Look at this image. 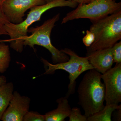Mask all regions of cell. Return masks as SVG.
Returning <instances> with one entry per match:
<instances>
[{
    "mask_svg": "<svg viewBox=\"0 0 121 121\" xmlns=\"http://www.w3.org/2000/svg\"><path fill=\"white\" fill-rule=\"evenodd\" d=\"M56 101L58 104L57 108L45 114V121H64L70 115L72 108L67 98H60Z\"/></svg>",
    "mask_w": 121,
    "mask_h": 121,
    "instance_id": "11",
    "label": "cell"
},
{
    "mask_svg": "<svg viewBox=\"0 0 121 121\" xmlns=\"http://www.w3.org/2000/svg\"><path fill=\"white\" fill-rule=\"evenodd\" d=\"M95 40V36L90 30H87L86 35L82 39L83 43L87 47H90Z\"/></svg>",
    "mask_w": 121,
    "mask_h": 121,
    "instance_id": "19",
    "label": "cell"
},
{
    "mask_svg": "<svg viewBox=\"0 0 121 121\" xmlns=\"http://www.w3.org/2000/svg\"><path fill=\"white\" fill-rule=\"evenodd\" d=\"M105 85L106 105L121 102V63L101 75Z\"/></svg>",
    "mask_w": 121,
    "mask_h": 121,
    "instance_id": "7",
    "label": "cell"
},
{
    "mask_svg": "<svg viewBox=\"0 0 121 121\" xmlns=\"http://www.w3.org/2000/svg\"><path fill=\"white\" fill-rule=\"evenodd\" d=\"M121 10V2L112 0H93L89 4H78L75 9L68 13L63 18L61 24L81 18L89 19L94 22Z\"/></svg>",
    "mask_w": 121,
    "mask_h": 121,
    "instance_id": "6",
    "label": "cell"
},
{
    "mask_svg": "<svg viewBox=\"0 0 121 121\" xmlns=\"http://www.w3.org/2000/svg\"><path fill=\"white\" fill-rule=\"evenodd\" d=\"M101 75L95 69L87 70L78 86V104L81 106L87 118L105 106V91Z\"/></svg>",
    "mask_w": 121,
    "mask_h": 121,
    "instance_id": "2",
    "label": "cell"
},
{
    "mask_svg": "<svg viewBox=\"0 0 121 121\" xmlns=\"http://www.w3.org/2000/svg\"></svg>",
    "mask_w": 121,
    "mask_h": 121,
    "instance_id": "24",
    "label": "cell"
},
{
    "mask_svg": "<svg viewBox=\"0 0 121 121\" xmlns=\"http://www.w3.org/2000/svg\"><path fill=\"white\" fill-rule=\"evenodd\" d=\"M14 86L12 82H6L0 87V120L12 98Z\"/></svg>",
    "mask_w": 121,
    "mask_h": 121,
    "instance_id": "12",
    "label": "cell"
},
{
    "mask_svg": "<svg viewBox=\"0 0 121 121\" xmlns=\"http://www.w3.org/2000/svg\"><path fill=\"white\" fill-rule=\"evenodd\" d=\"M11 54L9 45L0 41V73H4L9 67Z\"/></svg>",
    "mask_w": 121,
    "mask_h": 121,
    "instance_id": "14",
    "label": "cell"
},
{
    "mask_svg": "<svg viewBox=\"0 0 121 121\" xmlns=\"http://www.w3.org/2000/svg\"><path fill=\"white\" fill-rule=\"evenodd\" d=\"M7 82L6 77L4 75H0V87Z\"/></svg>",
    "mask_w": 121,
    "mask_h": 121,
    "instance_id": "22",
    "label": "cell"
},
{
    "mask_svg": "<svg viewBox=\"0 0 121 121\" xmlns=\"http://www.w3.org/2000/svg\"><path fill=\"white\" fill-rule=\"evenodd\" d=\"M121 108V104L106 105L104 108L97 112L87 118V121H111L114 111Z\"/></svg>",
    "mask_w": 121,
    "mask_h": 121,
    "instance_id": "13",
    "label": "cell"
},
{
    "mask_svg": "<svg viewBox=\"0 0 121 121\" xmlns=\"http://www.w3.org/2000/svg\"><path fill=\"white\" fill-rule=\"evenodd\" d=\"M117 111L114 114V118L115 121H121V108L117 109Z\"/></svg>",
    "mask_w": 121,
    "mask_h": 121,
    "instance_id": "20",
    "label": "cell"
},
{
    "mask_svg": "<svg viewBox=\"0 0 121 121\" xmlns=\"http://www.w3.org/2000/svg\"><path fill=\"white\" fill-rule=\"evenodd\" d=\"M112 48L114 63H121V41L117 42Z\"/></svg>",
    "mask_w": 121,
    "mask_h": 121,
    "instance_id": "18",
    "label": "cell"
},
{
    "mask_svg": "<svg viewBox=\"0 0 121 121\" xmlns=\"http://www.w3.org/2000/svg\"><path fill=\"white\" fill-rule=\"evenodd\" d=\"M69 56V60L64 62L56 64L51 63L45 59L41 60L45 67L44 74H51L56 70H62L69 73L70 82L68 86V91L65 97L67 98L75 91L76 80L81 74L85 71L94 69L91 64L87 57L78 56L74 52L68 48L60 50Z\"/></svg>",
    "mask_w": 121,
    "mask_h": 121,
    "instance_id": "5",
    "label": "cell"
},
{
    "mask_svg": "<svg viewBox=\"0 0 121 121\" xmlns=\"http://www.w3.org/2000/svg\"><path fill=\"white\" fill-rule=\"evenodd\" d=\"M112 47L87 53L86 56L95 69L103 74L112 68L114 63Z\"/></svg>",
    "mask_w": 121,
    "mask_h": 121,
    "instance_id": "10",
    "label": "cell"
},
{
    "mask_svg": "<svg viewBox=\"0 0 121 121\" xmlns=\"http://www.w3.org/2000/svg\"><path fill=\"white\" fill-rule=\"evenodd\" d=\"M23 121H45V115L35 111H28L25 115Z\"/></svg>",
    "mask_w": 121,
    "mask_h": 121,
    "instance_id": "17",
    "label": "cell"
},
{
    "mask_svg": "<svg viewBox=\"0 0 121 121\" xmlns=\"http://www.w3.org/2000/svg\"><path fill=\"white\" fill-rule=\"evenodd\" d=\"M42 0L43 1H45V2H51V1H53L55 0Z\"/></svg>",
    "mask_w": 121,
    "mask_h": 121,
    "instance_id": "23",
    "label": "cell"
},
{
    "mask_svg": "<svg viewBox=\"0 0 121 121\" xmlns=\"http://www.w3.org/2000/svg\"><path fill=\"white\" fill-rule=\"evenodd\" d=\"M68 117L69 121H87V117L82 114L80 108L78 107L72 108Z\"/></svg>",
    "mask_w": 121,
    "mask_h": 121,
    "instance_id": "16",
    "label": "cell"
},
{
    "mask_svg": "<svg viewBox=\"0 0 121 121\" xmlns=\"http://www.w3.org/2000/svg\"><path fill=\"white\" fill-rule=\"evenodd\" d=\"M6 0H0V36L3 35H8L5 31V26L10 23L4 12L3 5Z\"/></svg>",
    "mask_w": 121,
    "mask_h": 121,
    "instance_id": "15",
    "label": "cell"
},
{
    "mask_svg": "<svg viewBox=\"0 0 121 121\" xmlns=\"http://www.w3.org/2000/svg\"><path fill=\"white\" fill-rule=\"evenodd\" d=\"M78 4L72 0H55L30 9L25 20L18 24L9 23L5 26V31L10 37L8 40H1L10 43V47L16 51L21 52L24 48L23 39L27 35L29 28L33 23L40 20L41 16L49 9L56 7L75 8Z\"/></svg>",
    "mask_w": 121,
    "mask_h": 121,
    "instance_id": "1",
    "label": "cell"
},
{
    "mask_svg": "<svg viewBox=\"0 0 121 121\" xmlns=\"http://www.w3.org/2000/svg\"><path fill=\"white\" fill-rule=\"evenodd\" d=\"M45 3L42 0H6L3 4V10L10 23L18 24L24 20L28 10Z\"/></svg>",
    "mask_w": 121,
    "mask_h": 121,
    "instance_id": "8",
    "label": "cell"
},
{
    "mask_svg": "<svg viewBox=\"0 0 121 121\" xmlns=\"http://www.w3.org/2000/svg\"><path fill=\"white\" fill-rule=\"evenodd\" d=\"M76 3L78 4H89L93 0H72Z\"/></svg>",
    "mask_w": 121,
    "mask_h": 121,
    "instance_id": "21",
    "label": "cell"
},
{
    "mask_svg": "<svg viewBox=\"0 0 121 121\" xmlns=\"http://www.w3.org/2000/svg\"><path fill=\"white\" fill-rule=\"evenodd\" d=\"M31 99L21 95L17 91L13 92L12 98L1 120L3 121H23L29 110Z\"/></svg>",
    "mask_w": 121,
    "mask_h": 121,
    "instance_id": "9",
    "label": "cell"
},
{
    "mask_svg": "<svg viewBox=\"0 0 121 121\" xmlns=\"http://www.w3.org/2000/svg\"><path fill=\"white\" fill-rule=\"evenodd\" d=\"M60 17V14L58 13L46 20L41 26L29 28L28 32L31 33V35L26 36L23 39L24 46L28 45L35 50V45H38L48 50L51 54L54 64L66 62L69 58L67 55L53 46L51 41L52 31Z\"/></svg>",
    "mask_w": 121,
    "mask_h": 121,
    "instance_id": "4",
    "label": "cell"
},
{
    "mask_svg": "<svg viewBox=\"0 0 121 121\" xmlns=\"http://www.w3.org/2000/svg\"><path fill=\"white\" fill-rule=\"evenodd\" d=\"M90 31L95 40L87 48V53L112 47L121 39V10L93 22Z\"/></svg>",
    "mask_w": 121,
    "mask_h": 121,
    "instance_id": "3",
    "label": "cell"
}]
</instances>
